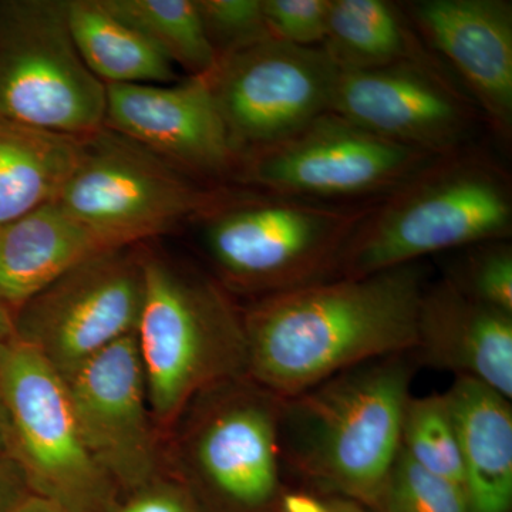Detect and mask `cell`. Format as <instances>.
Returning <instances> with one entry per match:
<instances>
[{
  "mask_svg": "<svg viewBox=\"0 0 512 512\" xmlns=\"http://www.w3.org/2000/svg\"><path fill=\"white\" fill-rule=\"evenodd\" d=\"M426 286L414 262L259 298L242 313L248 379L291 399L352 367L414 352Z\"/></svg>",
  "mask_w": 512,
  "mask_h": 512,
  "instance_id": "1",
  "label": "cell"
},
{
  "mask_svg": "<svg viewBox=\"0 0 512 512\" xmlns=\"http://www.w3.org/2000/svg\"><path fill=\"white\" fill-rule=\"evenodd\" d=\"M414 353L352 367L282 399L279 444L303 477L372 510L402 447Z\"/></svg>",
  "mask_w": 512,
  "mask_h": 512,
  "instance_id": "2",
  "label": "cell"
},
{
  "mask_svg": "<svg viewBox=\"0 0 512 512\" xmlns=\"http://www.w3.org/2000/svg\"><path fill=\"white\" fill-rule=\"evenodd\" d=\"M510 174L474 147L436 158L373 202L340 258L335 278H360L424 256L510 239Z\"/></svg>",
  "mask_w": 512,
  "mask_h": 512,
  "instance_id": "3",
  "label": "cell"
},
{
  "mask_svg": "<svg viewBox=\"0 0 512 512\" xmlns=\"http://www.w3.org/2000/svg\"><path fill=\"white\" fill-rule=\"evenodd\" d=\"M137 346L154 423L174 424L215 387L247 377L242 313L218 282L144 255Z\"/></svg>",
  "mask_w": 512,
  "mask_h": 512,
  "instance_id": "4",
  "label": "cell"
},
{
  "mask_svg": "<svg viewBox=\"0 0 512 512\" xmlns=\"http://www.w3.org/2000/svg\"><path fill=\"white\" fill-rule=\"evenodd\" d=\"M372 204H326L269 192L222 194L198 221L222 284L265 298L332 279Z\"/></svg>",
  "mask_w": 512,
  "mask_h": 512,
  "instance_id": "5",
  "label": "cell"
},
{
  "mask_svg": "<svg viewBox=\"0 0 512 512\" xmlns=\"http://www.w3.org/2000/svg\"><path fill=\"white\" fill-rule=\"evenodd\" d=\"M221 197L103 127L80 137L76 165L57 201L110 248H124L198 220Z\"/></svg>",
  "mask_w": 512,
  "mask_h": 512,
  "instance_id": "6",
  "label": "cell"
},
{
  "mask_svg": "<svg viewBox=\"0 0 512 512\" xmlns=\"http://www.w3.org/2000/svg\"><path fill=\"white\" fill-rule=\"evenodd\" d=\"M107 86L77 52L64 0L0 2V119L66 136L96 133Z\"/></svg>",
  "mask_w": 512,
  "mask_h": 512,
  "instance_id": "7",
  "label": "cell"
},
{
  "mask_svg": "<svg viewBox=\"0 0 512 512\" xmlns=\"http://www.w3.org/2000/svg\"><path fill=\"white\" fill-rule=\"evenodd\" d=\"M0 393L9 457L30 493L70 512H109L117 487L84 443L63 377L16 336L0 350Z\"/></svg>",
  "mask_w": 512,
  "mask_h": 512,
  "instance_id": "8",
  "label": "cell"
},
{
  "mask_svg": "<svg viewBox=\"0 0 512 512\" xmlns=\"http://www.w3.org/2000/svg\"><path fill=\"white\" fill-rule=\"evenodd\" d=\"M436 158L326 111L284 140L245 153L234 177L259 192L326 204H369Z\"/></svg>",
  "mask_w": 512,
  "mask_h": 512,
  "instance_id": "9",
  "label": "cell"
},
{
  "mask_svg": "<svg viewBox=\"0 0 512 512\" xmlns=\"http://www.w3.org/2000/svg\"><path fill=\"white\" fill-rule=\"evenodd\" d=\"M146 295L144 254L107 249L73 266L13 313L15 336L60 376L137 332Z\"/></svg>",
  "mask_w": 512,
  "mask_h": 512,
  "instance_id": "10",
  "label": "cell"
},
{
  "mask_svg": "<svg viewBox=\"0 0 512 512\" xmlns=\"http://www.w3.org/2000/svg\"><path fill=\"white\" fill-rule=\"evenodd\" d=\"M338 76L339 67L322 47L271 37L222 57L207 79L241 158L330 111Z\"/></svg>",
  "mask_w": 512,
  "mask_h": 512,
  "instance_id": "11",
  "label": "cell"
},
{
  "mask_svg": "<svg viewBox=\"0 0 512 512\" xmlns=\"http://www.w3.org/2000/svg\"><path fill=\"white\" fill-rule=\"evenodd\" d=\"M330 111L393 143L434 157L471 146L476 104L440 63L339 70Z\"/></svg>",
  "mask_w": 512,
  "mask_h": 512,
  "instance_id": "12",
  "label": "cell"
},
{
  "mask_svg": "<svg viewBox=\"0 0 512 512\" xmlns=\"http://www.w3.org/2000/svg\"><path fill=\"white\" fill-rule=\"evenodd\" d=\"M188 434L187 461L212 494L241 512L274 508L281 494L282 399L248 377L205 393Z\"/></svg>",
  "mask_w": 512,
  "mask_h": 512,
  "instance_id": "13",
  "label": "cell"
},
{
  "mask_svg": "<svg viewBox=\"0 0 512 512\" xmlns=\"http://www.w3.org/2000/svg\"><path fill=\"white\" fill-rule=\"evenodd\" d=\"M63 380L84 443L114 485L138 491L153 483L160 464L157 430L136 333Z\"/></svg>",
  "mask_w": 512,
  "mask_h": 512,
  "instance_id": "14",
  "label": "cell"
},
{
  "mask_svg": "<svg viewBox=\"0 0 512 512\" xmlns=\"http://www.w3.org/2000/svg\"><path fill=\"white\" fill-rule=\"evenodd\" d=\"M104 127L192 178L234 177L239 156L207 77L107 84Z\"/></svg>",
  "mask_w": 512,
  "mask_h": 512,
  "instance_id": "15",
  "label": "cell"
},
{
  "mask_svg": "<svg viewBox=\"0 0 512 512\" xmlns=\"http://www.w3.org/2000/svg\"><path fill=\"white\" fill-rule=\"evenodd\" d=\"M402 8L417 35L450 64L484 123L508 143L512 136L510 0H417Z\"/></svg>",
  "mask_w": 512,
  "mask_h": 512,
  "instance_id": "16",
  "label": "cell"
},
{
  "mask_svg": "<svg viewBox=\"0 0 512 512\" xmlns=\"http://www.w3.org/2000/svg\"><path fill=\"white\" fill-rule=\"evenodd\" d=\"M413 353L512 399V313L474 301L447 278L424 289Z\"/></svg>",
  "mask_w": 512,
  "mask_h": 512,
  "instance_id": "17",
  "label": "cell"
},
{
  "mask_svg": "<svg viewBox=\"0 0 512 512\" xmlns=\"http://www.w3.org/2000/svg\"><path fill=\"white\" fill-rule=\"evenodd\" d=\"M110 248L59 201L0 227V305L15 313L90 256Z\"/></svg>",
  "mask_w": 512,
  "mask_h": 512,
  "instance_id": "18",
  "label": "cell"
},
{
  "mask_svg": "<svg viewBox=\"0 0 512 512\" xmlns=\"http://www.w3.org/2000/svg\"><path fill=\"white\" fill-rule=\"evenodd\" d=\"M444 394L456 424L468 512H511V400L468 377H456Z\"/></svg>",
  "mask_w": 512,
  "mask_h": 512,
  "instance_id": "19",
  "label": "cell"
},
{
  "mask_svg": "<svg viewBox=\"0 0 512 512\" xmlns=\"http://www.w3.org/2000/svg\"><path fill=\"white\" fill-rule=\"evenodd\" d=\"M80 137L0 119V227L59 200Z\"/></svg>",
  "mask_w": 512,
  "mask_h": 512,
  "instance_id": "20",
  "label": "cell"
},
{
  "mask_svg": "<svg viewBox=\"0 0 512 512\" xmlns=\"http://www.w3.org/2000/svg\"><path fill=\"white\" fill-rule=\"evenodd\" d=\"M419 37L402 6L386 0H332L328 30L320 47L339 70L440 63Z\"/></svg>",
  "mask_w": 512,
  "mask_h": 512,
  "instance_id": "21",
  "label": "cell"
},
{
  "mask_svg": "<svg viewBox=\"0 0 512 512\" xmlns=\"http://www.w3.org/2000/svg\"><path fill=\"white\" fill-rule=\"evenodd\" d=\"M77 52L104 84L178 82L174 64L143 33L114 16L103 0H64Z\"/></svg>",
  "mask_w": 512,
  "mask_h": 512,
  "instance_id": "22",
  "label": "cell"
},
{
  "mask_svg": "<svg viewBox=\"0 0 512 512\" xmlns=\"http://www.w3.org/2000/svg\"><path fill=\"white\" fill-rule=\"evenodd\" d=\"M114 16L133 26L190 77H210L218 59L197 0H103Z\"/></svg>",
  "mask_w": 512,
  "mask_h": 512,
  "instance_id": "23",
  "label": "cell"
},
{
  "mask_svg": "<svg viewBox=\"0 0 512 512\" xmlns=\"http://www.w3.org/2000/svg\"><path fill=\"white\" fill-rule=\"evenodd\" d=\"M402 450L427 473L464 491L456 424L446 394L410 397L404 413Z\"/></svg>",
  "mask_w": 512,
  "mask_h": 512,
  "instance_id": "24",
  "label": "cell"
},
{
  "mask_svg": "<svg viewBox=\"0 0 512 512\" xmlns=\"http://www.w3.org/2000/svg\"><path fill=\"white\" fill-rule=\"evenodd\" d=\"M375 512H468L467 498L457 485L427 473L400 447Z\"/></svg>",
  "mask_w": 512,
  "mask_h": 512,
  "instance_id": "25",
  "label": "cell"
},
{
  "mask_svg": "<svg viewBox=\"0 0 512 512\" xmlns=\"http://www.w3.org/2000/svg\"><path fill=\"white\" fill-rule=\"evenodd\" d=\"M463 251L448 272V281L474 301L512 313L511 242H480Z\"/></svg>",
  "mask_w": 512,
  "mask_h": 512,
  "instance_id": "26",
  "label": "cell"
},
{
  "mask_svg": "<svg viewBox=\"0 0 512 512\" xmlns=\"http://www.w3.org/2000/svg\"><path fill=\"white\" fill-rule=\"evenodd\" d=\"M197 8L218 60L272 37L262 0H197Z\"/></svg>",
  "mask_w": 512,
  "mask_h": 512,
  "instance_id": "27",
  "label": "cell"
},
{
  "mask_svg": "<svg viewBox=\"0 0 512 512\" xmlns=\"http://www.w3.org/2000/svg\"><path fill=\"white\" fill-rule=\"evenodd\" d=\"M262 6L274 39L299 47L322 46L332 0H262Z\"/></svg>",
  "mask_w": 512,
  "mask_h": 512,
  "instance_id": "28",
  "label": "cell"
},
{
  "mask_svg": "<svg viewBox=\"0 0 512 512\" xmlns=\"http://www.w3.org/2000/svg\"><path fill=\"white\" fill-rule=\"evenodd\" d=\"M113 512H198L188 494L173 484H148Z\"/></svg>",
  "mask_w": 512,
  "mask_h": 512,
  "instance_id": "29",
  "label": "cell"
},
{
  "mask_svg": "<svg viewBox=\"0 0 512 512\" xmlns=\"http://www.w3.org/2000/svg\"><path fill=\"white\" fill-rule=\"evenodd\" d=\"M28 483L13 458H0V512H10L30 495Z\"/></svg>",
  "mask_w": 512,
  "mask_h": 512,
  "instance_id": "30",
  "label": "cell"
},
{
  "mask_svg": "<svg viewBox=\"0 0 512 512\" xmlns=\"http://www.w3.org/2000/svg\"><path fill=\"white\" fill-rule=\"evenodd\" d=\"M274 508L276 512H330V500L305 491H281Z\"/></svg>",
  "mask_w": 512,
  "mask_h": 512,
  "instance_id": "31",
  "label": "cell"
},
{
  "mask_svg": "<svg viewBox=\"0 0 512 512\" xmlns=\"http://www.w3.org/2000/svg\"><path fill=\"white\" fill-rule=\"evenodd\" d=\"M10 512H70L55 501L47 500L40 495L30 494L25 500L20 501Z\"/></svg>",
  "mask_w": 512,
  "mask_h": 512,
  "instance_id": "32",
  "label": "cell"
},
{
  "mask_svg": "<svg viewBox=\"0 0 512 512\" xmlns=\"http://www.w3.org/2000/svg\"><path fill=\"white\" fill-rule=\"evenodd\" d=\"M15 339L12 312L0 305V350Z\"/></svg>",
  "mask_w": 512,
  "mask_h": 512,
  "instance_id": "33",
  "label": "cell"
},
{
  "mask_svg": "<svg viewBox=\"0 0 512 512\" xmlns=\"http://www.w3.org/2000/svg\"><path fill=\"white\" fill-rule=\"evenodd\" d=\"M9 417L3 402L2 393H0V458L9 456Z\"/></svg>",
  "mask_w": 512,
  "mask_h": 512,
  "instance_id": "34",
  "label": "cell"
},
{
  "mask_svg": "<svg viewBox=\"0 0 512 512\" xmlns=\"http://www.w3.org/2000/svg\"><path fill=\"white\" fill-rule=\"evenodd\" d=\"M329 500L330 512H367L365 507L355 501L346 500V498L333 497Z\"/></svg>",
  "mask_w": 512,
  "mask_h": 512,
  "instance_id": "35",
  "label": "cell"
}]
</instances>
